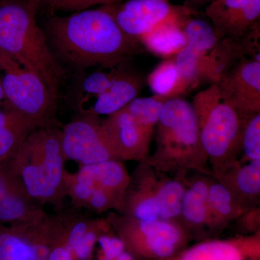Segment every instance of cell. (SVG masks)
<instances>
[{"mask_svg": "<svg viewBox=\"0 0 260 260\" xmlns=\"http://www.w3.org/2000/svg\"><path fill=\"white\" fill-rule=\"evenodd\" d=\"M44 30L59 63L75 69H114L143 51L138 39L123 31L102 7L51 17Z\"/></svg>", "mask_w": 260, "mask_h": 260, "instance_id": "obj_1", "label": "cell"}, {"mask_svg": "<svg viewBox=\"0 0 260 260\" xmlns=\"http://www.w3.org/2000/svg\"><path fill=\"white\" fill-rule=\"evenodd\" d=\"M40 0H0V51L39 75L59 97L64 70L37 22Z\"/></svg>", "mask_w": 260, "mask_h": 260, "instance_id": "obj_2", "label": "cell"}, {"mask_svg": "<svg viewBox=\"0 0 260 260\" xmlns=\"http://www.w3.org/2000/svg\"><path fill=\"white\" fill-rule=\"evenodd\" d=\"M65 158L59 126L38 128L8 159L11 172L39 204L59 205L67 197Z\"/></svg>", "mask_w": 260, "mask_h": 260, "instance_id": "obj_3", "label": "cell"}, {"mask_svg": "<svg viewBox=\"0 0 260 260\" xmlns=\"http://www.w3.org/2000/svg\"><path fill=\"white\" fill-rule=\"evenodd\" d=\"M154 135L155 152L145 162L169 175L192 172L211 177L190 103L180 97L168 99Z\"/></svg>", "mask_w": 260, "mask_h": 260, "instance_id": "obj_4", "label": "cell"}, {"mask_svg": "<svg viewBox=\"0 0 260 260\" xmlns=\"http://www.w3.org/2000/svg\"><path fill=\"white\" fill-rule=\"evenodd\" d=\"M191 104L214 178L240 160L244 122L224 102L217 84H211L197 93Z\"/></svg>", "mask_w": 260, "mask_h": 260, "instance_id": "obj_5", "label": "cell"}, {"mask_svg": "<svg viewBox=\"0 0 260 260\" xmlns=\"http://www.w3.org/2000/svg\"><path fill=\"white\" fill-rule=\"evenodd\" d=\"M5 103L38 128L59 126L58 99L42 78L0 51Z\"/></svg>", "mask_w": 260, "mask_h": 260, "instance_id": "obj_6", "label": "cell"}, {"mask_svg": "<svg viewBox=\"0 0 260 260\" xmlns=\"http://www.w3.org/2000/svg\"><path fill=\"white\" fill-rule=\"evenodd\" d=\"M106 218L136 260L168 257L189 245L190 240L174 220H137L117 213H109Z\"/></svg>", "mask_w": 260, "mask_h": 260, "instance_id": "obj_7", "label": "cell"}, {"mask_svg": "<svg viewBox=\"0 0 260 260\" xmlns=\"http://www.w3.org/2000/svg\"><path fill=\"white\" fill-rule=\"evenodd\" d=\"M73 216L48 214L32 221L0 224V260H47Z\"/></svg>", "mask_w": 260, "mask_h": 260, "instance_id": "obj_8", "label": "cell"}, {"mask_svg": "<svg viewBox=\"0 0 260 260\" xmlns=\"http://www.w3.org/2000/svg\"><path fill=\"white\" fill-rule=\"evenodd\" d=\"M61 143L67 160L80 166L116 160L103 129L102 118L89 110L82 111L61 128Z\"/></svg>", "mask_w": 260, "mask_h": 260, "instance_id": "obj_9", "label": "cell"}, {"mask_svg": "<svg viewBox=\"0 0 260 260\" xmlns=\"http://www.w3.org/2000/svg\"><path fill=\"white\" fill-rule=\"evenodd\" d=\"M169 174L145 162H138L130 174L120 207L116 213L137 220L160 219L166 182Z\"/></svg>", "mask_w": 260, "mask_h": 260, "instance_id": "obj_10", "label": "cell"}, {"mask_svg": "<svg viewBox=\"0 0 260 260\" xmlns=\"http://www.w3.org/2000/svg\"><path fill=\"white\" fill-rule=\"evenodd\" d=\"M129 37L138 38L148 34L160 24L191 16L187 6H174L165 0H126L102 6Z\"/></svg>", "mask_w": 260, "mask_h": 260, "instance_id": "obj_11", "label": "cell"}, {"mask_svg": "<svg viewBox=\"0 0 260 260\" xmlns=\"http://www.w3.org/2000/svg\"><path fill=\"white\" fill-rule=\"evenodd\" d=\"M130 174L124 162L116 160L80 166L75 174H68L67 196L76 208H85L92 194L105 191L124 196Z\"/></svg>", "mask_w": 260, "mask_h": 260, "instance_id": "obj_12", "label": "cell"}, {"mask_svg": "<svg viewBox=\"0 0 260 260\" xmlns=\"http://www.w3.org/2000/svg\"><path fill=\"white\" fill-rule=\"evenodd\" d=\"M215 84L224 102L237 112L243 122L260 114V61L245 58Z\"/></svg>", "mask_w": 260, "mask_h": 260, "instance_id": "obj_13", "label": "cell"}, {"mask_svg": "<svg viewBox=\"0 0 260 260\" xmlns=\"http://www.w3.org/2000/svg\"><path fill=\"white\" fill-rule=\"evenodd\" d=\"M102 126L116 160L145 162L150 154L153 135L123 109L102 118Z\"/></svg>", "mask_w": 260, "mask_h": 260, "instance_id": "obj_14", "label": "cell"}, {"mask_svg": "<svg viewBox=\"0 0 260 260\" xmlns=\"http://www.w3.org/2000/svg\"><path fill=\"white\" fill-rule=\"evenodd\" d=\"M152 260H260V232L227 239H205L168 257Z\"/></svg>", "mask_w": 260, "mask_h": 260, "instance_id": "obj_15", "label": "cell"}, {"mask_svg": "<svg viewBox=\"0 0 260 260\" xmlns=\"http://www.w3.org/2000/svg\"><path fill=\"white\" fill-rule=\"evenodd\" d=\"M205 12L219 39L243 37L259 26L260 0H214Z\"/></svg>", "mask_w": 260, "mask_h": 260, "instance_id": "obj_16", "label": "cell"}, {"mask_svg": "<svg viewBox=\"0 0 260 260\" xmlns=\"http://www.w3.org/2000/svg\"><path fill=\"white\" fill-rule=\"evenodd\" d=\"M8 160L0 161V224L24 223L44 218L48 213L42 205L27 194L10 171Z\"/></svg>", "mask_w": 260, "mask_h": 260, "instance_id": "obj_17", "label": "cell"}, {"mask_svg": "<svg viewBox=\"0 0 260 260\" xmlns=\"http://www.w3.org/2000/svg\"><path fill=\"white\" fill-rule=\"evenodd\" d=\"M195 174V177L187 178L180 213L177 220L190 239L213 233L208 200L210 177L198 173Z\"/></svg>", "mask_w": 260, "mask_h": 260, "instance_id": "obj_18", "label": "cell"}, {"mask_svg": "<svg viewBox=\"0 0 260 260\" xmlns=\"http://www.w3.org/2000/svg\"><path fill=\"white\" fill-rule=\"evenodd\" d=\"M145 84L144 77L128 69L126 64L118 67L109 88L95 98V102L88 110L99 116H109L120 111L138 97Z\"/></svg>", "mask_w": 260, "mask_h": 260, "instance_id": "obj_19", "label": "cell"}, {"mask_svg": "<svg viewBox=\"0 0 260 260\" xmlns=\"http://www.w3.org/2000/svg\"><path fill=\"white\" fill-rule=\"evenodd\" d=\"M230 191L246 209L260 204V160H239L213 178Z\"/></svg>", "mask_w": 260, "mask_h": 260, "instance_id": "obj_20", "label": "cell"}, {"mask_svg": "<svg viewBox=\"0 0 260 260\" xmlns=\"http://www.w3.org/2000/svg\"><path fill=\"white\" fill-rule=\"evenodd\" d=\"M188 18L160 24L148 34L138 38V41L142 47L154 55L164 59H172L185 47L186 37L184 25Z\"/></svg>", "mask_w": 260, "mask_h": 260, "instance_id": "obj_21", "label": "cell"}, {"mask_svg": "<svg viewBox=\"0 0 260 260\" xmlns=\"http://www.w3.org/2000/svg\"><path fill=\"white\" fill-rule=\"evenodd\" d=\"M208 200L213 234L223 232L248 210L225 186L211 177L208 182Z\"/></svg>", "mask_w": 260, "mask_h": 260, "instance_id": "obj_22", "label": "cell"}, {"mask_svg": "<svg viewBox=\"0 0 260 260\" xmlns=\"http://www.w3.org/2000/svg\"><path fill=\"white\" fill-rule=\"evenodd\" d=\"M37 129L5 102L0 106V161L11 158Z\"/></svg>", "mask_w": 260, "mask_h": 260, "instance_id": "obj_23", "label": "cell"}, {"mask_svg": "<svg viewBox=\"0 0 260 260\" xmlns=\"http://www.w3.org/2000/svg\"><path fill=\"white\" fill-rule=\"evenodd\" d=\"M146 83L154 95L167 99L180 97L191 88L174 57L157 65L147 77Z\"/></svg>", "mask_w": 260, "mask_h": 260, "instance_id": "obj_24", "label": "cell"}, {"mask_svg": "<svg viewBox=\"0 0 260 260\" xmlns=\"http://www.w3.org/2000/svg\"><path fill=\"white\" fill-rule=\"evenodd\" d=\"M167 98L153 95L151 97H138L124 108L135 120L150 134L154 135Z\"/></svg>", "mask_w": 260, "mask_h": 260, "instance_id": "obj_25", "label": "cell"}, {"mask_svg": "<svg viewBox=\"0 0 260 260\" xmlns=\"http://www.w3.org/2000/svg\"><path fill=\"white\" fill-rule=\"evenodd\" d=\"M184 30L186 45L205 55H209L219 40L213 26L202 19L189 17L184 23Z\"/></svg>", "mask_w": 260, "mask_h": 260, "instance_id": "obj_26", "label": "cell"}, {"mask_svg": "<svg viewBox=\"0 0 260 260\" xmlns=\"http://www.w3.org/2000/svg\"><path fill=\"white\" fill-rule=\"evenodd\" d=\"M112 230L107 219H94L91 226L89 228L83 237L78 241L73 248V255L75 259L88 260L91 256L95 243L99 237L106 232Z\"/></svg>", "mask_w": 260, "mask_h": 260, "instance_id": "obj_27", "label": "cell"}, {"mask_svg": "<svg viewBox=\"0 0 260 260\" xmlns=\"http://www.w3.org/2000/svg\"><path fill=\"white\" fill-rule=\"evenodd\" d=\"M242 161L260 160V114L244 122Z\"/></svg>", "mask_w": 260, "mask_h": 260, "instance_id": "obj_28", "label": "cell"}, {"mask_svg": "<svg viewBox=\"0 0 260 260\" xmlns=\"http://www.w3.org/2000/svg\"><path fill=\"white\" fill-rule=\"evenodd\" d=\"M124 0H44L41 8L45 7L49 11L75 12L90 9L95 5L108 6L121 3Z\"/></svg>", "mask_w": 260, "mask_h": 260, "instance_id": "obj_29", "label": "cell"}, {"mask_svg": "<svg viewBox=\"0 0 260 260\" xmlns=\"http://www.w3.org/2000/svg\"><path fill=\"white\" fill-rule=\"evenodd\" d=\"M116 68L110 72L98 70L87 76L82 83L83 93L96 98L107 91L112 83Z\"/></svg>", "mask_w": 260, "mask_h": 260, "instance_id": "obj_30", "label": "cell"}, {"mask_svg": "<svg viewBox=\"0 0 260 260\" xmlns=\"http://www.w3.org/2000/svg\"><path fill=\"white\" fill-rule=\"evenodd\" d=\"M100 244L104 257L108 260H114L125 251L122 240L118 236L112 235L109 232L102 234L98 239Z\"/></svg>", "mask_w": 260, "mask_h": 260, "instance_id": "obj_31", "label": "cell"}, {"mask_svg": "<svg viewBox=\"0 0 260 260\" xmlns=\"http://www.w3.org/2000/svg\"><path fill=\"white\" fill-rule=\"evenodd\" d=\"M244 235L254 234L260 232V207L246 210L235 220Z\"/></svg>", "mask_w": 260, "mask_h": 260, "instance_id": "obj_32", "label": "cell"}, {"mask_svg": "<svg viewBox=\"0 0 260 260\" xmlns=\"http://www.w3.org/2000/svg\"><path fill=\"white\" fill-rule=\"evenodd\" d=\"M61 238L57 244L51 249L47 260H75L73 253L64 245Z\"/></svg>", "mask_w": 260, "mask_h": 260, "instance_id": "obj_33", "label": "cell"}, {"mask_svg": "<svg viewBox=\"0 0 260 260\" xmlns=\"http://www.w3.org/2000/svg\"><path fill=\"white\" fill-rule=\"evenodd\" d=\"M214 0H188L187 7L190 8L191 7H195V8H199V7H206L207 5H209Z\"/></svg>", "mask_w": 260, "mask_h": 260, "instance_id": "obj_34", "label": "cell"}, {"mask_svg": "<svg viewBox=\"0 0 260 260\" xmlns=\"http://www.w3.org/2000/svg\"><path fill=\"white\" fill-rule=\"evenodd\" d=\"M114 260H136L134 256L128 251H124Z\"/></svg>", "mask_w": 260, "mask_h": 260, "instance_id": "obj_35", "label": "cell"}, {"mask_svg": "<svg viewBox=\"0 0 260 260\" xmlns=\"http://www.w3.org/2000/svg\"><path fill=\"white\" fill-rule=\"evenodd\" d=\"M5 102L4 88H3V75L0 70V106Z\"/></svg>", "mask_w": 260, "mask_h": 260, "instance_id": "obj_36", "label": "cell"}, {"mask_svg": "<svg viewBox=\"0 0 260 260\" xmlns=\"http://www.w3.org/2000/svg\"><path fill=\"white\" fill-rule=\"evenodd\" d=\"M100 260H108L106 259V258L103 257L102 259H101Z\"/></svg>", "mask_w": 260, "mask_h": 260, "instance_id": "obj_37", "label": "cell"}, {"mask_svg": "<svg viewBox=\"0 0 260 260\" xmlns=\"http://www.w3.org/2000/svg\"><path fill=\"white\" fill-rule=\"evenodd\" d=\"M42 1H44V0H40V3H42Z\"/></svg>", "mask_w": 260, "mask_h": 260, "instance_id": "obj_38", "label": "cell"}, {"mask_svg": "<svg viewBox=\"0 0 260 260\" xmlns=\"http://www.w3.org/2000/svg\"><path fill=\"white\" fill-rule=\"evenodd\" d=\"M165 1H167V0H165Z\"/></svg>", "mask_w": 260, "mask_h": 260, "instance_id": "obj_39", "label": "cell"}]
</instances>
